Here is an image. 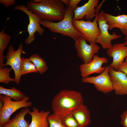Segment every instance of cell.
<instances>
[{
  "mask_svg": "<svg viewBox=\"0 0 127 127\" xmlns=\"http://www.w3.org/2000/svg\"><path fill=\"white\" fill-rule=\"evenodd\" d=\"M26 7L42 20L59 22L64 19L65 12L64 4L61 0H42L38 3L33 0L27 1Z\"/></svg>",
  "mask_w": 127,
  "mask_h": 127,
  "instance_id": "obj_1",
  "label": "cell"
},
{
  "mask_svg": "<svg viewBox=\"0 0 127 127\" xmlns=\"http://www.w3.org/2000/svg\"><path fill=\"white\" fill-rule=\"evenodd\" d=\"M84 104L81 93L76 91L63 89L53 97L52 103L53 113L61 118L71 114L78 107Z\"/></svg>",
  "mask_w": 127,
  "mask_h": 127,
  "instance_id": "obj_2",
  "label": "cell"
},
{
  "mask_svg": "<svg viewBox=\"0 0 127 127\" xmlns=\"http://www.w3.org/2000/svg\"><path fill=\"white\" fill-rule=\"evenodd\" d=\"M74 11L71 7H67L65 8L64 17L61 21L55 22L41 20L39 23L42 26L48 28L51 32L69 37L75 41L79 38L82 37V36L73 25Z\"/></svg>",
  "mask_w": 127,
  "mask_h": 127,
  "instance_id": "obj_3",
  "label": "cell"
},
{
  "mask_svg": "<svg viewBox=\"0 0 127 127\" xmlns=\"http://www.w3.org/2000/svg\"><path fill=\"white\" fill-rule=\"evenodd\" d=\"M103 0L96 8V16L92 21L73 20V25L75 28L81 34L82 37L85 39L90 44L96 43L95 41L100 32L97 21L99 12L104 2Z\"/></svg>",
  "mask_w": 127,
  "mask_h": 127,
  "instance_id": "obj_4",
  "label": "cell"
},
{
  "mask_svg": "<svg viewBox=\"0 0 127 127\" xmlns=\"http://www.w3.org/2000/svg\"><path fill=\"white\" fill-rule=\"evenodd\" d=\"M4 101L3 106L0 109V126L8 122L11 115L20 108H28L32 106V102L29 101L30 99L26 96L23 99L19 101H12L9 97L0 95Z\"/></svg>",
  "mask_w": 127,
  "mask_h": 127,
  "instance_id": "obj_5",
  "label": "cell"
},
{
  "mask_svg": "<svg viewBox=\"0 0 127 127\" xmlns=\"http://www.w3.org/2000/svg\"><path fill=\"white\" fill-rule=\"evenodd\" d=\"M14 10L21 11L28 16L29 23L27 30L28 36L25 40V42L27 45L32 43L35 39V33L37 32L39 35H43L44 29L40 26V21L42 20L36 15L29 10L24 5H16L14 6Z\"/></svg>",
  "mask_w": 127,
  "mask_h": 127,
  "instance_id": "obj_6",
  "label": "cell"
},
{
  "mask_svg": "<svg viewBox=\"0 0 127 127\" xmlns=\"http://www.w3.org/2000/svg\"><path fill=\"white\" fill-rule=\"evenodd\" d=\"M103 10L99 13L97 18V21L100 33L97 37L95 43L99 44L102 48L108 49L112 47V40L121 37V35L117 34L115 32H113L111 34L108 32V25L105 18Z\"/></svg>",
  "mask_w": 127,
  "mask_h": 127,
  "instance_id": "obj_7",
  "label": "cell"
},
{
  "mask_svg": "<svg viewBox=\"0 0 127 127\" xmlns=\"http://www.w3.org/2000/svg\"><path fill=\"white\" fill-rule=\"evenodd\" d=\"M23 48V46L22 44H19L16 50H14L13 45H10L8 47V51L4 57L6 62L4 67L7 65L11 67L14 73V82L18 84L20 83L22 76L21 73V55Z\"/></svg>",
  "mask_w": 127,
  "mask_h": 127,
  "instance_id": "obj_8",
  "label": "cell"
},
{
  "mask_svg": "<svg viewBox=\"0 0 127 127\" xmlns=\"http://www.w3.org/2000/svg\"><path fill=\"white\" fill-rule=\"evenodd\" d=\"M110 66L105 67L104 71L99 75L82 78L83 83L93 84L97 90L104 94H107L114 91L112 83L109 74Z\"/></svg>",
  "mask_w": 127,
  "mask_h": 127,
  "instance_id": "obj_9",
  "label": "cell"
},
{
  "mask_svg": "<svg viewBox=\"0 0 127 127\" xmlns=\"http://www.w3.org/2000/svg\"><path fill=\"white\" fill-rule=\"evenodd\" d=\"M84 38L80 37L75 41L74 44L78 57L85 64L91 62L94 56L98 53L100 49V47L96 43L88 44Z\"/></svg>",
  "mask_w": 127,
  "mask_h": 127,
  "instance_id": "obj_10",
  "label": "cell"
},
{
  "mask_svg": "<svg viewBox=\"0 0 127 127\" xmlns=\"http://www.w3.org/2000/svg\"><path fill=\"white\" fill-rule=\"evenodd\" d=\"M108 63V60L106 57H101L97 55H95L92 60L90 63H83L80 65L79 68L81 77L84 78L92 74H101L105 68V67L102 66V65Z\"/></svg>",
  "mask_w": 127,
  "mask_h": 127,
  "instance_id": "obj_11",
  "label": "cell"
},
{
  "mask_svg": "<svg viewBox=\"0 0 127 127\" xmlns=\"http://www.w3.org/2000/svg\"><path fill=\"white\" fill-rule=\"evenodd\" d=\"M109 74L115 93L127 96V76L124 73L110 67Z\"/></svg>",
  "mask_w": 127,
  "mask_h": 127,
  "instance_id": "obj_12",
  "label": "cell"
},
{
  "mask_svg": "<svg viewBox=\"0 0 127 127\" xmlns=\"http://www.w3.org/2000/svg\"><path fill=\"white\" fill-rule=\"evenodd\" d=\"M98 0H89L82 6L77 7L74 10L73 19L91 21L96 16V8L99 2Z\"/></svg>",
  "mask_w": 127,
  "mask_h": 127,
  "instance_id": "obj_13",
  "label": "cell"
},
{
  "mask_svg": "<svg viewBox=\"0 0 127 127\" xmlns=\"http://www.w3.org/2000/svg\"><path fill=\"white\" fill-rule=\"evenodd\" d=\"M107 53L109 57L113 58V61L109 66L117 71L127 56V46L124 42L114 44L111 47L107 49Z\"/></svg>",
  "mask_w": 127,
  "mask_h": 127,
  "instance_id": "obj_14",
  "label": "cell"
},
{
  "mask_svg": "<svg viewBox=\"0 0 127 127\" xmlns=\"http://www.w3.org/2000/svg\"><path fill=\"white\" fill-rule=\"evenodd\" d=\"M104 16L107 21L108 30L118 28L123 35H125L127 34V15L115 16L104 12Z\"/></svg>",
  "mask_w": 127,
  "mask_h": 127,
  "instance_id": "obj_15",
  "label": "cell"
},
{
  "mask_svg": "<svg viewBox=\"0 0 127 127\" xmlns=\"http://www.w3.org/2000/svg\"><path fill=\"white\" fill-rule=\"evenodd\" d=\"M50 113L49 111H45L43 110L39 111L37 108L33 107L32 111H30L28 114L32 118L29 127H49L48 117Z\"/></svg>",
  "mask_w": 127,
  "mask_h": 127,
  "instance_id": "obj_16",
  "label": "cell"
},
{
  "mask_svg": "<svg viewBox=\"0 0 127 127\" xmlns=\"http://www.w3.org/2000/svg\"><path fill=\"white\" fill-rule=\"evenodd\" d=\"M71 114L79 124L83 127H87L91 122L90 111L84 104L78 107Z\"/></svg>",
  "mask_w": 127,
  "mask_h": 127,
  "instance_id": "obj_17",
  "label": "cell"
},
{
  "mask_svg": "<svg viewBox=\"0 0 127 127\" xmlns=\"http://www.w3.org/2000/svg\"><path fill=\"white\" fill-rule=\"evenodd\" d=\"M30 111L28 108L22 109L13 118L0 127H29L30 124L24 118Z\"/></svg>",
  "mask_w": 127,
  "mask_h": 127,
  "instance_id": "obj_18",
  "label": "cell"
},
{
  "mask_svg": "<svg viewBox=\"0 0 127 127\" xmlns=\"http://www.w3.org/2000/svg\"><path fill=\"white\" fill-rule=\"evenodd\" d=\"M5 27L0 32V67H4L3 63L5 59L4 55V51L9 44L11 37L5 32Z\"/></svg>",
  "mask_w": 127,
  "mask_h": 127,
  "instance_id": "obj_19",
  "label": "cell"
},
{
  "mask_svg": "<svg viewBox=\"0 0 127 127\" xmlns=\"http://www.w3.org/2000/svg\"><path fill=\"white\" fill-rule=\"evenodd\" d=\"M0 94L7 96L15 101L21 100L26 96L20 90L13 87L11 89H7L0 86Z\"/></svg>",
  "mask_w": 127,
  "mask_h": 127,
  "instance_id": "obj_20",
  "label": "cell"
},
{
  "mask_svg": "<svg viewBox=\"0 0 127 127\" xmlns=\"http://www.w3.org/2000/svg\"><path fill=\"white\" fill-rule=\"evenodd\" d=\"M29 58L34 64L40 74H43L48 70V67L45 61L37 54L31 55Z\"/></svg>",
  "mask_w": 127,
  "mask_h": 127,
  "instance_id": "obj_21",
  "label": "cell"
},
{
  "mask_svg": "<svg viewBox=\"0 0 127 127\" xmlns=\"http://www.w3.org/2000/svg\"><path fill=\"white\" fill-rule=\"evenodd\" d=\"M21 73L22 75L29 73L38 72L35 66L29 58L21 57Z\"/></svg>",
  "mask_w": 127,
  "mask_h": 127,
  "instance_id": "obj_22",
  "label": "cell"
},
{
  "mask_svg": "<svg viewBox=\"0 0 127 127\" xmlns=\"http://www.w3.org/2000/svg\"><path fill=\"white\" fill-rule=\"evenodd\" d=\"M12 70V67L7 68L0 67V82L6 84L10 82H15L14 78L10 76V72Z\"/></svg>",
  "mask_w": 127,
  "mask_h": 127,
  "instance_id": "obj_23",
  "label": "cell"
},
{
  "mask_svg": "<svg viewBox=\"0 0 127 127\" xmlns=\"http://www.w3.org/2000/svg\"><path fill=\"white\" fill-rule=\"evenodd\" d=\"M61 122L64 127H83L81 126L71 114L61 118Z\"/></svg>",
  "mask_w": 127,
  "mask_h": 127,
  "instance_id": "obj_24",
  "label": "cell"
},
{
  "mask_svg": "<svg viewBox=\"0 0 127 127\" xmlns=\"http://www.w3.org/2000/svg\"><path fill=\"white\" fill-rule=\"evenodd\" d=\"M49 123V127H64L61 122V117L54 113L50 115L48 117Z\"/></svg>",
  "mask_w": 127,
  "mask_h": 127,
  "instance_id": "obj_25",
  "label": "cell"
},
{
  "mask_svg": "<svg viewBox=\"0 0 127 127\" xmlns=\"http://www.w3.org/2000/svg\"><path fill=\"white\" fill-rule=\"evenodd\" d=\"M120 123L123 127H127V110L123 111L120 116Z\"/></svg>",
  "mask_w": 127,
  "mask_h": 127,
  "instance_id": "obj_26",
  "label": "cell"
},
{
  "mask_svg": "<svg viewBox=\"0 0 127 127\" xmlns=\"http://www.w3.org/2000/svg\"><path fill=\"white\" fill-rule=\"evenodd\" d=\"M117 71H121L127 75V62L124 61L119 66Z\"/></svg>",
  "mask_w": 127,
  "mask_h": 127,
  "instance_id": "obj_27",
  "label": "cell"
},
{
  "mask_svg": "<svg viewBox=\"0 0 127 127\" xmlns=\"http://www.w3.org/2000/svg\"><path fill=\"white\" fill-rule=\"evenodd\" d=\"M16 1L15 0H0V3L3 4L6 8L15 5Z\"/></svg>",
  "mask_w": 127,
  "mask_h": 127,
  "instance_id": "obj_28",
  "label": "cell"
},
{
  "mask_svg": "<svg viewBox=\"0 0 127 127\" xmlns=\"http://www.w3.org/2000/svg\"><path fill=\"white\" fill-rule=\"evenodd\" d=\"M81 1V0H69L68 7H71L74 10L77 8L78 4Z\"/></svg>",
  "mask_w": 127,
  "mask_h": 127,
  "instance_id": "obj_29",
  "label": "cell"
},
{
  "mask_svg": "<svg viewBox=\"0 0 127 127\" xmlns=\"http://www.w3.org/2000/svg\"><path fill=\"white\" fill-rule=\"evenodd\" d=\"M67 7H68L69 4V0H61Z\"/></svg>",
  "mask_w": 127,
  "mask_h": 127,
  "instance_id": "obj_30",
  "label": "cell"
},
{
  "mask_svg": "<svg viewBox=\"0 0 127 127\" xmlns=\"http://www.w3.org/2000/svg\"><path fill=\"white\" fill-rule=\"evenodd\" d=\"M4 103L1 95H0V109L3 106Z\"/></svg>",
  "mask_w": 127,
  "mask_h": 127,
  "instance_id": "obj_31",
  "label": "cell"
},
{
  "mask_svg": "<svg viewBox=\"0 0 127 127\" xmlns=\"http://www.w3.org/2000/svg\"><path fill=\"white\" fill-rule=\"evenodd\" d=\"M125 40L124 43L127 46V34L125 35Z\"/></svg>",
  "mask_w": 127,
  "mask_h": 127,
  "instance_id": "obj_32",
  "label": "cell"
},
{
  "mask_svg": "<svg viewBox=\"0 0 127 127\" xmlns=\"http://www.w3.org/2000/svg\"><path fill=\"white\" fill-rule=\"evenodd\" d=\"M33 2L35 3H38L40 2L42 0H33Z\"/></svg>",
  "mask_w": 127,
  "mask_h": 127,
  "instance_id": "obj_33",
  "label": "cell"
},
{
  "mask_svg": "<svg viewBox=\"0 0 127 127\" xmlns=\"http://www.w3.org/2000/svg\"><path fill=\"white\" fill-rule=\"evenodd\" d=\"M125 61L127 62V56L126 57L125 59Z\"/></svg>",
  "mask_w": 127,
  "mask_h": 127,
  "instance_id": "obj_34",
  "label": "cell"
}]
</instances>
